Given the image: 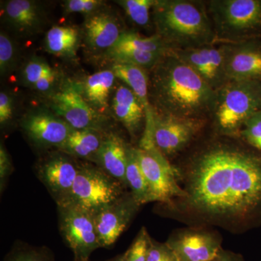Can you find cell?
Here are the masks:
<instances>
[{"label":"cell","mask_w":261,"mask_h":261,"mask_svg":"<svg viewBox=\"0 0 261 261\" xmlns=\"http://www.w3.org/2000/svg\"><path fill=\"white\" fill-rule=\"evenodd\" d=\"M55 73L56 70L47 62L39 58H33L24 67L22 79L24 83L32 87L38 81Z\"/></svg>","instance_id":"f546056e"},{"label":"cell","mask_w":261,"mask_h":261,"mask_svg":"<svg viewBox=\"0 0 261 261\" xmlns=\"http://www.w3.org/2000/svg\"><path fill=\"white\" fill-rule=\"evenodd\" d=\"M240 135L249 145L261 152V111L255 113L245 123Z\"/></svg>","instance_id":"1f68e13d"},{"label":"cell","mask_w":261,"mask_h":261,"mask_svg":"<svg viewBox=\"0 0 261 261\" xmlns=\"http://www.w3.org/2000/svg\"><path fill=\"white\" fill-rule=\"evenodd\" d=\"M106 261H125L124 255L121 254V255H117V256L113 257V258Z\"/></svg>","instance_id":"f35d334b"},{"label":"cell","mask_w":261,"mask_h":261,"mask_svg":"<svg viewBox=\"0 0 261 261\" xmlns=\"http://www.w3.org/2000/svg\"><path fill=\"white\" fill-rule=\"evenodd\" d=\"M116 79L121 80L138 97L145 110L146 125L153 123L154 112L149 99V74L147 70L136 65L113 63L110 68Z\"/></svg>","instance_id":"7402d4cb"},{"label":"cell","mask_w":261,"mask_h":261,"mask_svg":"<svg viewBox=\"0 0 261 261\" xmlns=\"http://www.w3.org/2000/svg\"><path fill=\"white\" fill-rule=\"evenodd\" d=\"M132 49L145 53L166 54L171 51L169 47L157 34L151 37H144L137 33L125 32L118 42L110 49Z\"/></svg>","instance_id":"484cf974"},{"label":"cell","mask_w":261,"mask_h":261,"mask_svg":"<svg viewBox=\"0 0 261 261\" xmlns=\"http://www.w3.org/2000/svg\"><path fill=\"white\" fill-rule=\"evenodd\" d=\"M155 34L171 50L215 44L207 5L191 0H156L152 11Z\"/></svg>","instance_id":"3957f363"},{"label":"cell","mask_w":261,"mask_h":261,"mask_svg":"<svg viewBox=\"0 0 261 261\" xmlns=\"http://www.w3.org/2000/svg\"><path fill=\"white\" fill-rule=\"evenodd\" d=\"M5 23L20 34H32L38 31L44 20L42 8L32 0H10L1 10Z\"/></svg>","instance_id":"ffe728a7"},{"label":"cell","mask_w":261,"mask_h":261,"mask_svg":"<svg viewBox=\"0 0 261 261\" xmlns=\"http://www.w3.org/2000/svg\"><path fill=\"white\" fill-rule=\"evenodd\" d=\"M127 187L140 205L152 202L148 183L139 162L137 148L128 145L126 171Z\"/></svg>","instance_id":"d4e9b609"},{"label":"cell","mask_w":261,"mask_h":261,"mask_svg":"<svg viewBox=\"0 0 261 261\" xmlns=\"http://www.w3.org/2000/svg\"><path fill=\"white\" fill-rule=\"evenodd\" d=\"M186 200L213 219H246L261 206V159L215 143L195 154L187 171Z\"/></svg>","instance_id":"6da1fadb"},{"label":"cell","mask_w":261,"mask_h":261,"mask_svg":"<svg viewBox=\"0 0 261 261\" xmlns=\"http://www.w3.org/2000/svg\"><path fill=\"white\" fill-rule=\"evenodd\" d=\"M57 149L41 159L36 166L37 178L47 188L57 206L69 203L80 163Z\"/></svg>","instance_id":"30bf717a"},{"label":"cell","mask_w":261,"mask_h":261,"mask_svg":"<svg viewBox=\"0 0 261 261\" xmlns=\"http://www.w3.org/2000/svg\"><path fill=\"white\" fill-rule=\"evenodd\" d=\"M261 111V82L228 81L216 92L211 116L224 135H240L245 123Z\"/></svg>","instance_id":"5b68a950"},{"label":"cell","mask_w":261,"mask_h":261,"mask_svg":"<svg viewBox=\"0 0 261 261\" xmlns=\"http://www.w3.org/2000/svg\"><path fill=\"white\" fill-rule=\"evenodd\" d=\"M178 261H212L222 249L217 238L206 232H187L166 243Z\"/></svg>","instance_id":"2e32d148"},{"label":"cell","mask_w":261,"mask_h":261,"mask_svg":"<svg viewBox=\"0 0 261 261\" xmlns=\"http://www.w3.org/2000/svg\"><path fill=\"white\" fill-rule=\"evenodd\" d=\"M113 116L122 123L130 137H136L143 126L145 128L146 113L138 97L125 84L117 87L111 106Z\"/></svg>","instance_id":"ac0fdd59"},{"label":"cell","mask_w":261,"mask_h":261,"mask_svg":"<svg viewBox=\"0 0 261 261\" xmlns=\"http://www.w3.org/2000/svg\"><path fill=\"white\" fill-rule=\"evenodd\" d=\"M57 73L47 75L39 81L33 86V88L39 92H45L53 88L57 81Z\"/></svg>","instance_id":"8d00e7d4"},{"label":"cell","mask_w":261,"mask_h":261,"mask_svg":"<svg viewBox=\"0 0 261 261\" xmlns=\"http://www.w3.org/2000/svg\"><path fill=\"white\" fill-rule=\"evenodd\" d=\"M212 261H243L241 259L238 258L236 255H232L229 252L221 250L217 257Z\"/></svg>","instance_id":"74e56055"},{"label":"cell","mask_w":261,"mask_h":261,"mask_svg":"<svg viewBox=\"0 0 261 261\" xmlns=\"http://www.w3.org/2000/svg\"><path fill=\"white\" fill-rule=\"evenodd\" d=\"M14 168L10 156L3 143L0 145V189L1 192L5 190L7 181L13 173Z\"/></svg>","instance_id":"e575fe53"},{"label":"cell","mask_w":261,"mask_h":261,"mask_svg":"<svg viewBox=\"0 0 261 261\" xmlns=\"http://www.w3.org/2000/svg\"><path fill=\"white\" fill-rule=\"evenodd\" d=\"M104 2L100 0H68L64 2L63 9L67 13H81L86 17L102 10Z\"/></svg>","instance_id":"d6a6232c"},{"label":"cell","mask_w":261,"mask_h":261,"mask_svg":"<svg viewBox=\"0 0 261 261\" xmlns=\"http://www.w3.org/2000/svg\"><path fill=\"white\" fill-rule=\"evenodd\" d=\"M116 77L111 69L100 70L89 75L80 84L86 102L98 114L106 117Z\"/></svg>","instance_id":"44dd1931"},{"label":"cell","mask_w":261,"mask_h":261,"mask_svg":"<svg viewBox=\"0 0 261 261\" xmlns=\"http://www.w3.org/2000/svg\"><path fill=\"white\" fill-rule=\"evenodd\" d=\"M80 42V32L74 27L55 25L46 34L44 44L51 54L72 58L76 54Z\"/></svg>","instance_id":"cb8c5ba5"},{"label":"cell","mask_w":261,"mask_h":261,"mask_svg":"<svg viewBox=\"0 0 261 261\" xmlns=\"http://www.w3.org/2000/svg\"><path fill=\"white\" fill-rule=\"evenodd\" d=\"M60 230L74 260H89L100 248L93 215L73 204L58 206Z\"/></svg>","instance_id":"ba28073f"},{"label":"cell","mask_w":261,"mask_h":261,"mask_svg":"<svg viewBox=\"0 0 261 261\" xmlns=\"http://www.w3.org/2000/svg\"><path fill=\"white\" fill-rule=\"evenodd\" d=\"M141 205L130 192L105 207L94 217L96 228L101 247L112 246L126 229Z\"/></svg>","instance_id":"4fadbf2b"},{"label":"cell","mask_w":261,"mask_h":261,"mask_svg":"<svg viewBox=\"0 0 261 261\" xmlns=\"http://www.w3.org/2000/svg\"><path fill=\"white\" fill-rule=\"evenodd\" d=\"M228 44H212L193 49L171 50L214 91L227 83Z\"/></svg>","instance_id":"8fae6325"},{"label":"cell","mask_w":261,"mask_h":261,"mask_svg":"<svg viewBox=\"0 0 261 261\" xmlns=\"http://www.w3.org/2000/svg\"><path fill=\"white\" fill-rule=\"evenodd\" d=\"M216 91L172 51L149 73V99L154 113L203 120L214 107Z\"/></svg>","instance_id":"7a4b0ae2"},{"label":"cell","mask_w":261,"mask_h":261,"mask_svg":"<svg viewBox=\"0 0 261 261\" xmlns=\"http://www.w3.org/2000/svg\"><path fill=\"white\" fill-rule=\"evenodd\" d=\"M136 148L152 202L171 205L175 199L186 198V191L178 184L177 169L158 150L153 142L141 140L140 147Z\"/></svg>","instance_id":"52a82bcc"},{"label":"cell","mask_w":261,"mask_h":261,"mask_svg":"<svg viewBox=\"0 0 261 261\" xmlns=\"http://www.w3.org/2000/svg\"><path fill=\"white\" fill-rule=\"evenodd\" d=\"M73 261H90V260H89H89H74Z\"/></svg>","instance_id":"ab89813d"},{"label":"cell","mask_w":261,"mask_h":261,"mask_svg":"<svg viewBox=\"0 0 261 261\" xmlns=\"http://www.w3.org/2000/svg\"><path fill=\"white\" fill-rule=\"evenodd\" d=\"M116 3L123 8L130 20L136 25L141 27L149 25L152 8L156 0H121Z\"/></svg>","instance_id":"4316f807"},{"label":"cell","mask_w":261,"mask_h":261,"mask_svg":"<svg viewBox=\"0 0 261 261\" xmlns=\"http://www.w3.org/2000/svg\"><path fill=\"white\" fill-rule=\"evenodd\" d=\"M147 261H178L167 243H160L152 240Z\"/></svg>","instance_id":"836d02e7"},{"label":"cell","mask_w":261,"mask_h":261,"mask_svg":"<svg viewBox=\"0 0 261 261\" xmlns=\"http://www.w3.org/2000/svg\"><path fill=\"white\" fill-rule=\"evenodd\" d=\"M206 5L215 44H241L260 34L261 0H213Z\"/></svg>","instance_id":"277c9868"},{"label":"cell","mask_w":261,"mask_h":261,"mask_svg":"<svg viewBox=\"0 0 261 261\" xmlns=\"http://www.w3.org/2000/svg\"><path fill=\"white\" fill-rule=\"evenodd\" d=\"M152 241L146 228H141L129 248L123 253L125 261H147Z\"/></svg>","instance_id":"f1b7e54d"},{"label":"cell","mask_w":261,"mask_h":261,"mask_svg":"<svg viewBox=\"0 0 261 261\" xmlns=\"http://www.w3.org/2000/svg\"><path fill=\"white\" fill-rule=\"evenodd\" d=\"M51 107L73 129L110 132L108 118L94 111L82 96L80 84L67 82L51 97Z\"/></svg>","instance_id":"9c48e42d"},{"label":"cell","mask_w":261,"mask_h":261,"mask_svg":"<svg viewBox=\"0 0 261 261\" xmlns=\"http://www.w3.org/2000/svg\"><path fill=\"white\" fill-rule=\"evenodd\" d=\"M107 133L92 129H73L57 149L75 159L87 160L94 163Z\"/></svg>","instance_id":"603a6c76"},{"label":"cell","mask_w":261,"mask_h":261,"mask_svg":"<svg viewBox=\"0 0 261 261\" xmlns=\"http://www.w3.org/2000/svg\"><path fill=\"white\" fill-rule=\"evenodd\" d=\"M3 261H55L53 253L46 247L20 245L13 247Z\"/></svg>","instance_id":"83f0119b"},{"label":"cell","mask_w":261,"mask_h":261,"mask_svg":"<svg viewBox=\"0 0 261 261\" xmlns=\"http://www.w3.org/2000/svg\"><path fill=\"white\" fill-rule=\"evenodd\" d=\"M126 192L127 188L121 182L96 165L81 163L69 203L94 216Z\"/></svg>","instance_id":"8992f818"},{"label":"cell","mask_w":261,"mask_h":261,"mask_svg":"<svg viewBox=\"0 0 261 261\" xmlns=\"http://www.w3.org/2000/svg\"><path fill=\"white\" fill-rule=\"evenodd\" d=\"M118 17L108 10H100L86 17L84 34L86 44L94 51L109 50L124 33Z\"/></svg>","instance_id":"9a60e30c"},{"label":"cell","mask_w":261,"mask_h":261,"mask_svg":"<svg viewBox=\"0 0 261 261\" xmlns=\"http://www.w3.org/2000/svg\"><path fill=\"white\" fill-rule=\"evenodd\" d=\"M203 125V120L164 116L154 113L151 133L154 145L166 158L185 149Z\"/></svg>","instance_id":"7c38bea8"},{"label":"cell","mask_w":261,"mask_h":261,"mask_svg":"<svg viewBox=\"0 0 261 261\" xmlns=\"http://www.w3.org/2000/svg\"><path fill=\"white\" fill-rule=\"evenodd\" d=\"M20 126L29 140L42 148H58L73 130L61 117L44 111L27 114Z\"/></svg>","instance_id":"5bb4252c"},{"label":"cell","mask_w":261,"mask_h":261,"mask_svg":"<svg viewBox=\"0 0 261 261\" xmlns=\"http://www.w3.org/2000/svg\"><path fill=\"white\" fill-rule=\"evenodd\" d=\"M16 49L11 38L2 32L0 34V73L2 75L9 73L15 64Z\"/></svg>","instance_id":"4dcf8cb0"},{"label":"cell","mask_w":261,"mask_h":261,"mask_svg":"<svg viewBox=\"0 0 261 261\" xmlns=\"http://www.w3.org/2000/svg\"><path fill=\"white\" fill-rule=\"evenodd\" d=\"M14 101L9 94L5 92L0 93V124L4 126L8 124L13 116Z\"/></svg>","instance_id":"d590c367"},{"label":"cell","mask_w":261,"mask_h":261,"mask_svg":"<svg viewBox=\"0 0 261 261\" xmlns=\"http://www.w3.org/2000/svg\"><path fill=\"white\" fill-rule=\"evenodd\" d=\"M226 73L228 81L261 82V47L252 41L228 44Z\"/></svg>","instance_id":"e0dca14e"},{"label":"cell","mask_w":261,"mask_h":261,"mask_svg":"<svg viewBox=\"0 0 261 261\" xmlns=\"http://www.w3.org/2000/svg\"><path fill=\"white\" fill-rule=\"evenodd\" d=\"M128 146L119 135L113 132H108L93 163L110 176L121 182L127 189L126 171Z\"/></svg>","instance_id":"d6986e66"}]
</instances>
